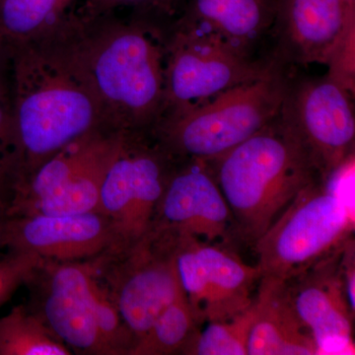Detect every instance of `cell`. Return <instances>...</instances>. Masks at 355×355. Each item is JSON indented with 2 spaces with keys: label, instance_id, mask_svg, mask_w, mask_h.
Wrapping results in <instances>:
<instances>
[{
  "label": "cell",
  "instance_id": "cell-1",
  "mask_svg": "<svg viewBox=\"0 0 355 355\" xmlns=\"http://www.w3.org/2000/svg\"><path fill=\"white\" fill-rule=\"evenodd\" d=\"M169 27L132 15H71L55 30L99 103L107 127L153 130L164 111Z\"/></svg>",
  "mask_w": 355,
  "mask_h": 355
},
{
  "label": "cell",
  "instance_id": "cell-2",
  "mask_svg": "<svg viewBox=\"0 0 355 355\" xmlns=\"http://www.w3.org/2000/svg\"><path fill=\"white\" fill-rule=\"evenodd\" d=\"M8 55L13 73L11 110L20 154L17 186L71 142L110 128L57 32L16 46Z\"/></svg>",
  "mask_w": 355,
  "mask_h": 355
},
{
  "label": "cell",
  "instance_id": "cell-3",
  "mask_svg": "<svg viewBox=\"0 0 355 355\" xmlns=\"http://www.w3.org/2000/svg\"><path fill=\"white\" fill-rule=\"evenodd\" d=\"M207 164L232 214L238 242L251 247L301 191L322 180L279 114Z\"/></svg>",
  "mask_w": 355,
  "mask_h": 355
},
{
  "label": "cell",
  "instance_id": "cell-4",
  "mask_svg": "<svg viewBox=\"0 0 355 355\" xmlns=\"http://www.w3.org/2000/svg\"><path fill=\"white\" fill-rule=\"evenodd\" d=\"M25 286L28 305L73 354L130 355L135 338L92 261L42 260Z\"/></svg>",
  "mask_w": 355,
  "mask_h": 355
},
{
  "label": "cell",
  "instance_id": "cell-5",
  "mask_svg": "<svg viewBox=\"0 0 355 355\" xmlns=\"http://www.w3.org/2000/svg\"><path fill=\"white\" fill-rule=\"evenodd\" d=\"M291 70L272 60L261 78L188 113L162 119L153 132L178 159L212 162L277 118Z\"/></svg>",
  "mask_w": 355,
  "mask_h": 355
},
{
  "label": "cell",
  "instance_id": "cell-6",
  "mask_svg": "<svg viewBox=\"0 0 355 355\" xmlns=\"http://www.w3.org/2000/svg\"><path fill=\"white\" fill-rule=\"evenodd\" d=\"M180 161L153 130H123L100 195L99 210L109 217L116 234V246L110 253L130 251L150 233Z\"/></svg>",
  "mask_w": 355,
  "mask_h": 355
},
{
  "label": "cell",
  "instance_id": "cell-7",
  "mask_svg": "<svg viewBox=\"0 0 355 355\" xmlns=\"http://www.w3.org/2000/svg\"><path fill=\"white\" fill-rule=\"evenodd\" d=\"M123 132L99 128L48 159L15 187L9 216L100 211L103 183Z\"/></svg>",
  "mask_w": 355,
  "mask_h": 355
},
{
  "label": "cell",
  "instance_id": "cell-8",
  "mask_svg": "<svg viewBox=\"0 0 355 355\" xmlns=\"http://www.w3.org/2000/svg\"><path fill=\"white\" fill-rule=\"evenodd\" d=\"M330 184H309L254 245L261 277L286 282L354 234V216Z\"/></svg>",
  "mask_w": 355,
  "mask_h": 355
},
{
  "label": "cell",
  "instance_id": "cell-9",
  "mask_svg": "<svg viewBox=\"0 0 355 355\" xmlns=\"http://www.w3.org/2000/svg\"><path fill=\"white\" fill-rule=\"evenodd\" d=\"M354 83L333 70L320 77H296L292 69L279 112L321 179L331 183L354 157Z\"/></svg>",
  "mask_w": 355,
  "mask_h": 355
},
{
  "label": "cell",
  "instance_id": "cell-10",
  "mask_svg": "<svg viewBox=\"0 0 355 355\" xmlns=\"http://www.w3.org/2000/svg\"><path fill=\"white\" fill-rule=\"evenodd\" d=\"M272 64V60L246 57L209 33L170 25L160 120L188 113L230 89L257 80Z\"/></svg>",
  "mask_w": 355,
  "mask_h": 355
},
{
  "label": "cell",
  "instance_id": "cell-11",
  "mask_svg": "<svg viewBox=\"0 0 355 355\" xmlns=\"http://www.w3.org/2000/svg\"><path fill=\"white\" fill-rule=\"evenodd\" d=\"M177 239L173 231L153 228L130 251L107 252L91 261L135 343L183 292L175 257Z\"/></svg>",
  "mask_w": 355,
  "mask_h": 355
},
{
  "label": "cell",
  "instance_id": "cell-12",
  "mask_svg": "<svg viewBox=\"0 0 355 355\" xmlns=\"http://www.w3.org/2000/svg\"><path fill=\"white\" fill-rule=\"evenodd\" d=\"M354 0H277L270 58L289 69L310 64L352 79Z\"/></svg>",
  "mask_w": 355,
  "mask_h": 355
},
{
  "label": "cell",
  "instance_id": "cell-13",
  "mask_svg": "<svg viewBox=\"0 0 355 355\" xmlns=\"http://www.w3.org/2000/svg\"><path fill=\"white\" fill-rule=\"evenodd\" d=\"M175 257L180 284L200 328L232 319L253 304L260 266L248 265L234 250L178 234Z\"/></svg>",
  "mask_w": 355,
  "mask_h": 355
},
{
  "label": "cell",
  "instance_id": "cell-14",
  "mask_svg": "<svg viewBox=\"0 0 355 355\" xmlns=\"http://www.w3.org/2000/svg\"><path fill=\"white\" fill-rule=\"evenodd\" d=\"M153 228L231 249L239 243L227 202L202 161H180L159 203Z\"/></svg>",
  "mask_w": 355,
  "mask_h": 355
},
{
  "label": "cell",
  "instance_id": "cell-15",
  "mask_svg": "<svg viewBox=\"0 0 355 355\" xmlns=\"http://www.w3.org/2000/svg\"><path fill=\"white\" fill-rule=\"evenodd\" d=\"M2 245L6 251L36 254L44 261L79 263L114 251L116 234L101 211L9 216Z\"/></svg>",
  "mask_w": 355,
  "mask_h": 355
},
{
  "label": "cell",
  "instance_id": "cell-16",
  "mask_svg": "<svg viewBox=\"0 0 355 355\" xmlns=\"http://www.w3.org/2000/svg\"><path fill=\"white\" fill-rule=\"evenodd\" d=\"M343 244L286 280L292 305L314 338L319 354L354 350L355 311L350 307L343 282Z\"/></svg>",
  "mask_w": 355,
  "mask_h": 355
},
{
  "label": "cell",
  "instance_id": "cell-17",
  "mask_svg": "<svg viewBox=\"0 0 355 355\" xmlns=\"http://www.w3.org/2000/svg\"><path fill=\"white\" fill-rule=\"evenodd\" d=\"M277 0H184L171 25L214 35L253 60L272 44Z\"/></svg>",
  "mask_w": 355,
  "mask_h": 355
},
{
  "label": "cell",
  "instance_id": "cell-18",
  "mask_svg": "<svg viewBox=\"0 0 355 355\" xmlns=\"http://www.w3.org/2000/svg\"><path fill=\"white\" fill-rule=\"evenodd\" d=\"M253 308L248 355L319 354L314 338L292 305L286 280L261 277Z\"/></svg>",
  "mask_w": 355,
  "mask_h": 355
},
{
  "label": "cell",
  "instance_id": "cell-19",
  "mask_svg": "<svg viewBox=\"0 0 355 355\" xmlns=\"http://www.w3.org/2000/svg\"><path fill=\"white\" fill-rule=\"evenodd\" d=\"M78 0H0V44L7 53L55 31Z\"/></svg>",
  "mask_w": 355,
  "mask_h": 355
},
{
  "label": "cell",
  "instance_id": "cell-20",
  "mask_svg": "<svg viewBox=\"0 0 355 355\" xmlns=\"http://www.w3.org/2000/svg\"><path fill=\"white\" fill-rule=\"evenodd\" d=\"M64 345L28 304L0 317V355H69Z\"/></svg>",
  "mask_w": 355,
  "mask_h": 355
},
{
  "label": "cell",
  "instance_id": "cell-21",
  "mask_svg": "<svg viewBox=\"0 0 355 355\" xmlns=\"http://www.w3.org/2000/svg\"><path fill=\"white\" fill-rule=\"evenodd\" d=\"M198 329L182 292L137 340L130 355L180 354Z\"/></svg>",
  "mask_w": 355,
  "mask_h": 355
},
{
  "label": "cell",
  "instance_id": "cell-22",
  "mask_svg": "<svg viewBox=\"0 0 355 355\" xmlns=\"http://www.w3.org/2000/svg\"><path fill=\"white\" fill-rule=\"evenodd\" d=\"M254 319L253 304L226 321L210 322L200 328L181 350L183 355H248Z\"/></svg>",
  "mask_w": 355,
  "mask_h": 355
},
{
  "label": "cell",
  "instance_id": "cell-23",
  "mask_svg": "<svg viewBox=\"0 0 355 355\" xmlns=\"http://www.w3.org/2000/svg\"><path fill=\"white\" fill-rule=\"evenodd\" d=\"M184 2V0H78L73 13L78 19L90 20L128 8L132 10V15L169 27L181 12Z\"/></svg>",
  "mask_w": 355,
  "mask_h": 355
},
{
  "label": "cell",
  "instance_id": "cell-24",
  "mask_svg": "<svg viewBox=\"0 0 355 355\" xmlns=\"http://www.w3.org/2000/svg\"><path fill=\"white\" fill-rule=\"evenodd\" d=\"M20 171V154L11 100L0 93V198L10 203Z\"/></svg>",
  "mask_w": 355,
  "mask_h": 355
},
{
  "label": "cell",
  "instance_id": "cell-25",
  "mask_svg": "<svg viewBox=\"0 0 355 355\" xmlns=\"http://www.w3.org/2000/svg\"><path fill=\"white\" fill-rule=\"evenodd\" d=\"M41 261L36 254L8 251L0 253V306L25 286Z\"/></svg>",
  "mask_w": 355,
  "mask_h": 355
},
{
  "label": "cell",
  "instance_id": "cell-26",
  "mask_svg": "<svg viewBox=\"0 0 355 355\" xmlns=\"http://www.w3.org/2000/svg\"><path fill=\"white\" fill-rule=\"evenodd\" d=\"M342 273L345 291L352 309L355 311V240L354 234L349 236L343 244Z\"/></svg>",
  "mask_w": 355,
  "mask_h": 355
},
{
  "label": "cell",
  "instance_id": "cell-27",
  "mask_svg": "<svg viewBox=\"0 0 355 355\" xmlns=\"http://www.w3.org/2000/svg\"><path fill=\"white\" fill-rule=\"evenodd\" d=\"M9 205L0 198V253L3 252V245H2V239H3L4 229H6V222L8 220Z\"/></svg>",
  "mask_w": 355,
  "mask_h": 355
},
{
  "label": "cell",
  "instance_id": "cell-28",
  "mask_svg": "<svg viewBox=\"0 0 355 355\" xmlns=\"http://www.w3.org/2000/svg\"><path fill=\"white\" fill-rule=\"evenodd\" d=\"M6 62H9L8 53H7L6 48L0 44V93H7L3 78H2V76H3V74H2L3 73L2 69H3V65L6 64Z\"/></svg>",
  "mask_w": 355,
  "mask_h": 355
}]
</instances>
